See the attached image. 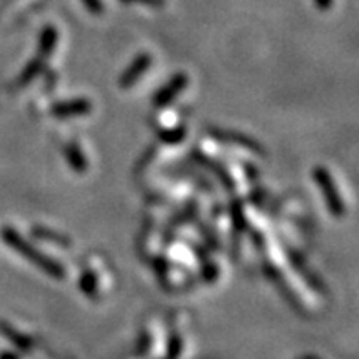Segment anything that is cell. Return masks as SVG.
Instances as JSON below:
<instances>
[{"label":"cell","instance_id":"cell-1","mask_svg":"<svg viewBox=\"0 0 359 359\" xmlns=\"http://www.w3.org/2000/svg\"><path fill=\"white\" fill-rule=\"evenodd\" d=\"M2 238H4V242H8L13 250L19 251L20 255L26 257V259L32 260L37 268L43 269L44 273L52 275L55 279H62V277H65V268L61 266V262H57L52 257L44 255V253H41L39 250H35L26 238H22L19 233L15 231L13 227H4V229H2Z\"/></svg>","mask_w":359,"mask_h":359},{"label":"cell","instance_id":"cell-2","mask_svg":"<svg viewBox=\"0 0 359 359\" xmlns=\"http://www.w3.org/2000/svg\"><path fill=\"white\" fill-rule=\"evenodd\" d=\"M313 180L316 184L321 187L323 196H325V202L328 205V211H330L334 217H343L345 215V203L341 200L339 193H337V187L332 180L330 172L325 169V167H317L313 169Z\"/></svg>","mask_w":359,"mask_h":359},{"label":"cell","instance_id":"cell-3","mask_svg":"<svg viewBox=\"0 0 359 359\" xmlns=\"http://www.w3.org/2000/svg\"><path fill=\"white\" fill-rule=\"evenodd\" d=\"M187 83H189V79H187L185 74H176V76L172 77L167 85L161 86L160 92L154 95V100L152 101H154L156 107H165V104H169L170 101L176 100V95H178L180 92L187 86Z\"/></svg>","mask_w":359,"mask_h":359},{"label":"cell","instance_id":"cell-4","mask_svg":"<svg viewBox=\"0 0 359 359\" xmlns=\"http://www.w3.org/2000/svg\"><path fill=\"white\" fill-rule=\"evenodd\" d=\"M152 62V57L149 53H142V55H137L136 59L133 61V65L123 72V76L119 79V85L123 86V88H128V86H133L136 81L142 79V76L149 70Z\"/></svg>","mask_w":359,"mask_h":359},{"label":"cell","instance_id":"cell-5","mask_svg":"<svg viewBox=\"0 0 359 359\" xmlns=\"http://www.w3.org/2000/svg\"><path fill=\"white\" fill-rule=\"evenodd\" d=\"M92 110V103L88 100L61 101L52 107V114L57 118H72V116H85Z\"/></svg>","mask_w":359,"mask_h":359},{"label":"cell","instance_id":"cell-6","mask_svg":"<svg viewBox=\"0 0 359 359\" xmlns=\"http://www.w3.org/2000/svg\"><path fill=\"white\" fill-rule=\"evenodd\" d=\"M213 134H215V137L222 140V142L236 143V145H244V147H248L250 151L260 152V145L259 143L253 142L251 137H246V136H242V134H235V133H222V130H213Z\"/></svg>","mask_w":359,"mask_h":359},{"label":"cell","instance_id":"cell-7","mask_svg":"<svg viewBox=\"0 0 359 359\" xmlns=\"http://www.w3.org/2000/svg\"><path fill=\"white\" fill-rule=\"evenodd\" d=\"M65 156L70 161L72 169L77 170V172H85V170L88 169V161H86L85 154H83V151H81L76 143L67 145V149H65Z\"/></svg>","mask_w":359,"mask_h":359},{"label":"cell","instance_id":"cell-8","mask_svg":"<svg viewBox=\"0 0 359 359\" xmlns=\"http://www.w3.org/2000/svg\"><path fill=\"white\" fill-rule=\"evenodd\" d=\"M57 44V29L53 26H46L41 35V55L46 57L50 53H53Z\"/></svg>","mask_w":359,"mask_h":359},{"label":"cell","instance_id":"cell-9","mask_svg":"<svg viewBox=\"0 0 359 359\" xmlns=\"http://www.w3.org/2000/svg\"><path fill=\"white\" fill-rule=\"evenodd\" d=\"M34 235L39 236V238H43V241L53 242V244H59V246H70V241H68L67 236L59 235L55 231H50L46 227H34Z\"/></svg>","mask_w":359,"mask_h":359},{"label":"cell","instance_id":"cell-10","mask_svg":"<svg viewBox=\"0 0 359 359\" xmlns=\"http://www.w3.org/2000/svg\"><path fill=\"white\" fill-rule=\"evenodd\" d=\"M43 70V59H34V61L29 62L26 70L22 72V76H20L19 83L20 85H28L29 81L34 79L35 76H39V72Z\"/></svg>","mask_w":359,"mask_h":359},{"label":"cell","instance_id":"cell-11","mask_svg":"<svg viewBox=\"0 0 359 359\" xmlns=\"http://www.w3.org/2000/svg\"><path fill=\"white\" fill-rule=\"evenodd\" d=\"M79 286H81V290L86 293V295H90V297H94L95 293H97V283H95L94 277H92L90 273L81 275Z\"/></svg>","mask_w":359,"mask_h":359},{"label":"cell","instance_id":"cell-12","mask_svg":"<svg viewBox=\"0 0 359 359\" xmlns=\"http://www.w3.org/2000/svg\"><path fill=\"white\" fill-rule=\"evenodd\" d=\"M125 2H133V4H145L151 8H163L165 0H125Z\"/></svg>","mask_w":359,"mask_h":359},{"label":"cell","instance_id":"cell-13","mask_svg":"<svg viewBox=\"0 0 359 359\" xmlns=\"http://www.w3.org/2000/svg\"><path fill=\"white\" fill-rule=\"evenodd\" d=\"M85 6L88 8L92 13H101L103 11V4H101V0H83Z\"/></svg>","mask_w":359,"mask_h":359},{"label":"cell","instance_id":"cell-14","mask_svg":"<svg viewBox=\"0 0 359 359\" xmlns=\"http://www.w3.org/2000/svg\"><path fill=\"white\" fill-rule=\"evenodd\" d=\"M235 226H236V229H244V226H246V224H244V215H242L241 217V209L236 208L235 209Z\"/></svg>","mask_w":359,"mask_h":359},{"label":"cell","instance_id":"cell-15","mask_svg":"<svg viewBox=\"0 0 359 359\" xmlns=\"http://www.w3.org/2000/svg\"><path fill=\"white\" fill-rule=\"evenodd\" d=\"M316 4L321 8V10H328L332 6V0H316Z\"/></svg>","mask_w":359,"mask_h":359}]
</instances>
